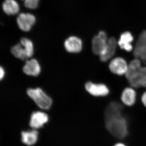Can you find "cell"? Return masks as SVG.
Listing matches in <instances>:
<instances>
[{
  "mask_svg": "<svg viewBox=\"0 0 146 146\" xmlns=\"http://www.w3.org/2000/svg\"><path fill=\"white\" fill-rule=\"evenodd\" d=\"M28 95L42 109H49L52 104V100L40 89H29L27 91Z\"/></svg>",
  "mask_w": 146,
  "mask_h": 146,
  "instance_id": "obj_3",
  "label": "cell"
},
{
  "mask_svg": "<svg viewBox=\"0 0 146 146\" xmlns=\"http://www.w3.org/2000/svg\"><path fill=\"white\" fill-rule=\"evenodd\" d=\"M37 133L36 130L30 131H23L22 140L24 143L28 145H32L36 143L37 139Z\"/></svg>",
  "mask_w": 146,
  "mask_h": 146,
  "instance_id": "obj_17",
  "label": "cell"
},
{
  "mask_svg": "<svg viewBox=\"0 0 146 146\" xmlns=\"http://www.w3.org/2000/svg\"><path fill=\"white\" fill-rule=\"evenodd\" d=\"M3 10L8 15H16L20 10V6L16 0H5L2 5Z\"/></svg>",
  "mask_w": 146,
  "mask_h": 146,
  "instance_id": "obj_15",
  "label": "cell"
},
{
  "mask_svg": "<svg viewBox=\"0 0 146 146\" xmlns=\"http://www.w3.org/2000/svg\"><path fill=\"white\" fill-rule=\"evenodd\" d=\"M64 46L68 52L78 53L82 49V42L77 36H71L65 40Z\"/></svg>",
  "mask_w": 146,
  "mask_h": 146,
  "instance_id": "obj_10",
  "label": "cell"
},
{
  "mask_svg": "<svg viewBox=\"0 0 146 146\" xmlns=\"http://www.w3.org/2000/svg\"><path fill=\"white\" fill-rule=\"evenodd\" d=\"M142 101L143 104L146 107V92H145L142 96Z\"/></svg>",
  "mask_w": 146,
  "mask_h": 146,
  "instance_id": "obj_20",
  "label": "cell"
},
{
  "mask_svg": "<svg viewBox=\"0 0 146 146\" xmlns=\"http://www.w3.org/2000/svg\"><path fill=\"white\" fill-rule=\"evenodd\" d=\"M36 18L34 15L28 13H22L17 17V25L23 31L28 32L31 29L36 22Z\"/></svg>",
  "mask_w": 146,
  "mask_h": 146,
  "instance_id": "obj_6",
  "label": "cell"
},
{
  "mask_svg": "<svg viewBox=\"0 0 146 146\" xmlns=\"http://www.w3.org/2000/svg\"><path fill=\"white\" fill-rule=\"evenodd\" d=\"M33 44L30 39L23 38L20 43L11 48V51L14 56L21 60H26L31 57L33 54Z\"/></svg>",
  "mask_w": 146,
  "mask_h": 146,
  "instance_id": "obj_2",
  "label": "cell"
},
{
  "mask_svg": "<svg viewBox=\"0 0 146 146\" xmlns=\"http://www.w3.org/2000/svg\"><path fill=\"white\" fill-rule=\"evenodd\" d=\"M115 146H125L124 144L122 143H118L115 145Z\"/></svg>",
  "mask_w": 146,
  "mask_h": 146,
  "instance_id": "obj_22",
  "label": "cell"
},
{
  "mask_svg": "<svg viewBox=\"0 0 146 146\" xmlns=\"http://www.w3.org/2000/svg\"><path fill=\"white\" fill-rule=\"evenodd\" d=\"M133 54L136 58L146 64V31L142 32L138 37L133 50Z\"/></svg>",
  "mask_w": 146,
  "mask_h": 146,
  "instance_id": "obj_7",
  "label": "cell"
},
{
  "mask_svg": "<svg viewBox=\"0 0 146 146\" xmlns=\"http://www.w3.org/2000/svg\"><path fill=\"white\" fill-rule=\"evenodd\" d=\"M23 1L25 7L30 9H35L38 7L39 0H21Z\"/></svg>",
  "mask_w": 146,
  "mask_h": 146,
  "instance_id": "obj_19",
  "label": "cell"
},
{
  "mask_svg": "<svg viewBox=\"0 0 146 146\" xmlns=\"http://www.w3.org/2000/svg\"><path fill=\"white\" fill-rule=\"evenodd\" d=\"M133 39V36L131 33L129 32H125L121 35L118 44L122 49L130 52L133 49L131 43Z\"/></svg>",
  "mask_w": 146,
  "mask_h": 146,
  "instance_id": "obj_13",
  "label": "cell"
},
{
  "mask_svg": "<svg viewBox=\"0 0 146 146\" xmlns=\"http://www.w3.org/2000/svg\"><path fill=\"white\" fill-rule=\"evenodd\" d=\"M127 63L123 58H115L110 63L109 68L112 72L118 75L125 74L128 69Z\"/></svg>",
  "mask_w": 146,
  "mask_h": 146,
  "instance_id": "obj_8",
  "label": "cell"
},
{
  "mask_svg": "<svg viewBox=\"0 0 146 146\" xmlns=\"http://www.w3.org/2000/svg\"><path fill=\"white\" fill-rule=\"evenodd\" d=\"M24 72L28 75L38 76L41 71V68L36 59H32L27 61L23 67Z\"/></svg>",
  "mask_w": 146,
  "mask_h": 146,
  "instance_id": "obj_14",
  "label": "cell"
},
{
  "mask_svg": "<svg viewBox=\"0 0 146 146\" xmlns=\"http://www.w3.org/2000/svg\"><path fill=\"white\" fill-rule=\"evenodd\" d=\"M138 83L140 87H146V67L141 68L138 77Z\"/></svg>",
  "mask_w": 146,
  "mask_h": 146,
  "instance_id": "obj_18",
  "label": "cell"
},
{
  "mask_svg": "<svg viewBox=\"0 0 146 146\" xmlns=\"http://www.w3.org/2000/svg\"><path fill=\"white\" fill-rule=\"evenodd\" d=\"M48 120V117L46 113L41 112H33L31 115L30 125L31 127L39 128L47 122Z\"/></svg>",
  "mask_w": 146,
  "mask_h": 146,
  "instance_id": "obj_12",
  "label": "cell"
},
{
  "mask_svg": "<svg viewBox=\"0 0 146 146\" xmlns=\"http://www.w3.org/2000/svg\"><path fill=\"white\" fill-rule=\"evenodd\" d=\"M108 40L106 33L104 31L100 32L98 34L94 36L92 40L93 52L100 56L102 54L107 46Z\"/></svg>",
  "mask_w": 146,
  "mask_h": 146,
  "instance_id": "obj_5",
  "label": "cell"
},
{
  "mask_svg": "<svg viewBox=\"0 0 146 146\" xmlns=\"http://www.w3.org/2000/svg\"><path fill=\"white\" fill-rule=\"evenodd\" d=\"M117 46V42L114 37H111L108 40L107 46L104 52L100 56V59L103 62H106L112 58L115 54Z\"/></svg>",
  "mask_w": 146,
  "mask_h": 146,
  "instance_id": "obj_11",
  "label": "cell"
},
{
  "mask_svg": "<svg viewBox=\"0 0 146 146\" xmlns=\"http://www.w3.org/2000/svg\"><path fill=\"white\" fill-rule=\"evenodd\" d=\"M121 105L116 102L110 103L105 113L106 125L108 130L116 138L123 139L127 134L126 120L122 116Z\"/></svg>",
  "mask_w": 146,
  "mask_h": 146,
  "instance_id": "obj_1",
  "label": "cell"
},
{
  "mask_svg": "<svg viewBox=\"0 0 146 146\" xmlns=\"http://www.w3.org/2000/svg\"><path fill=\"white\" fill-rule=\"evenodd\" d=\"M136 93L132 88H127L122 94L121 99L123 103L128 106L134 104L136 100Z\"/></svg>",
  "mask_w": 146,
  "mask_h": 146,
  "instance_id": "obj_16",
  "label": "cell"
},
{
  "mask_svg": "<svg viewBox=\"0 0 146 146\" xmlns=\"http://www.w3.org/2000/svg\"><path fill=\"white\" fill-rule=\"evenodd\" d=\"M4 75L5 71L4 70V69L2 67H1L0 68V78H1V80L3 78Z\"/></svg>",
  "mask_w": 146,
  "mask_h": 146,
  "instance_id": "obj_21",
  "label": "cell"
},
{
  "mask_svg": "<svg viewBox=\"0 0 146 146\" xmlns=\"http://www.w3.org/2000/svg\"><path fill=\"white\" fill-rule=\"evenodd\" d=\"M141 68V60L136 58L132 60L128 66L125 74L126 77L131 86L134 88L140 87L138 83V77Z\"/></svg>",
  "mask_w": 146,
  "mask_h": 146,
  "instance_id": "obj_4",
  "label": "cell"
},
{
  "mask_svg": "<svg viewBox=\"0 0 146 146\" xmlns=\"http://www.w3.org/2000/svg\"><path fill=\"white\" fill-rule=\"evenodd\" d=\"M85 89L89 94L95 96H104L109 92L107 86L102 84L88 82L85 84Z\"/></svg>",
  "mask_w": 146,
  "mask_h": 146,
  "instance_id": "obj_9",
  "label": "cell"
}]
</instances>
